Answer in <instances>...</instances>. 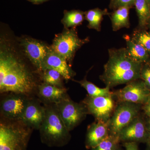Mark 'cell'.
I'll return each mask as SVG.
<instances>
[{
	"instance_id": "cell-21",
	"label": "cell",
	"mask_w": 150,
	"mask_h": 150,
	"mask_svg": "<svg viewBox=\"0 0 150 150\" xmlns=\"http://www.w3.org/2000/svg\"><path fill=\"white\" fill-rule=\"evenodd\" d=\"M85 18V13L79 10L66 11L62 20L66 29L75 28L81 24Z\"/></svg>"
},
{
	"instance_id": "cell-17",
	"label": "cell",
	"mask_w": 150,
	"mask_h": 150,
	"mask_svg": "<svg viewBox=\"0 0 150 150\" xmlns=\"http://www.w3.org/2000/svg\"><path fill=\"white\" fill-rule=\"evenodd\" d=\"M126 50L129 56L136 62L142 64H149V53L142 45L134 41L129 35H125Z\"/></svg>"
},
{
	"instance_id": "cell-14",
	"label": "cell",
	"mask_w": 150,
	"mask_h": 150,
	"mask_svg": "<svg viewBox=\"0 0 150 150\" xmlns=\"http://www.w3.org/2000/svg\"><path fill=\"white\" fill-rule=\"evenodd\" d=\"M45 115V108L34 101L28 100L20 121L25 126L39 129Z\"/></svg>"
},
{
	"instance_id": "cell-12",
	"label": "cell",
	"mask_w": 150,
	"mask_h": 150,
	"mask_svg": "<svg viewBox=\"0 0 150 150\" xmlns=\"http://www.w3.org/2000/svg\"><path fill=\"white\" fill-rule=\"evenodd\" d=\"M28 101L21 96H12L6 98L1 103L2 114L8 119L20 121Z\"/></svg>"
},
{
	"instance_id": "cell-13",
	"label": "cell",
	"mask_w": 150,
	"mask_h": 150,
	"mask_svg": "<svg viewBox=\"0 0 150 150\" xmlns=\"http://www.w3.org/2000/svg\"><path fill=\"white\" fill-rule=\"evenodd\" d=\"M53 69L59 72L66 80L70 79L74 75V71L64 57L54 52L50 47L42 65V71Z\"/></svg>"
},
{
	"instance_id": "cell-34",
	"label": "cell",
	"mask_w": 150,
	"mask_h": 150,
	"mask_svg": "<svg viewBox=\"0 0 150 150\" xmlns=\"http://www.w3.org/2000/svg\"><path fill=\"white\" fill-rule=\"evenodd\" d=\"M147 1L148 2V3H149V4L150 6V0H147Z\"/></svg>"
},
{
	"instance_id": "cell-9",
	"label": "cell",
	"mask_w": 150,
	"mask_h": 150,
	"mask_svg": "<svg viewBox=\"0 0 150 150\" xmlns=\"http://www.w3.org/2000/svg\"><path fill=\"white\" fill-rule=\"evenodd\" d=\"M117 103L127 102L143 105L150 97V90L141 79L129 83L121 89L112 91Z\"/></svg>"
},
{
	"instance_id": "cell-26",
	"label": "cell",
	"mask_w": 150,
	"mask_h": 150,
	"mask_svg": "<svg viewBox=\"0 0 150 150\" xmlns=\"http://www.w3.org/2000/svg\"><path fill=\"white\" fill-rule=\"evenodd\" d=\"M135 0H110L109 8L113 11L121 7L132 8L134 6Z\"/></svg>"
},
{
	"instance_id": "cell-32",
	"label": "cell",
	"mask_w": 150,
	"mask_h": 150,
	"mask_svg": "<svg viewBox=\"0 0 150 150\" xmlns=\"http://www.w3.org/2000/svg\"><path fill=\"white\" fill-rule=\"evenodd\" d=\"M147 144L148 146L146 150H150V143L148 142L147 143Z\"/></svg>"
},
{
	"instance_id": "cell-15",
	"label": "cell",
	"mask_w": 150,
	"mask_h": 150,
	"mask_svg": "<svg viewBox=\"0 0 150 150\" xmlns=\"http://www.w3.org/2000/svg\"><path fill=\"white\" fill-rule=\"evenodd\" d=\"M109 135L108 123L96 121L88 127L86 147L91 149L100 144Z\"/></svg>"
},
{
	"instance_id": "cell-23",
	"label": "cell",
	"mask_w": 150,
	"mask_h": 150,
	"mask_svg": "<svg viewBox=\"0 0 150 150\" xmlns=\"http://www.w3.org/2000/svg\"><path fill=\"white\" fill-rule=\"evenodd\" d=\"M119 137L109 135L100 144L91 150H121Z\"/></svg>"
},
{
	"instance_id": "cell-18",
	"label": "cell",
	"mask_w": 150,
	"mask_h": 150,
	"mask_svg": "<svg viewBox=\"0 0 150 150\" xmlns=\"http://www.w3.org/2000/svg\"><path fill=\"white\" fill-rule=\"evenodd\" d=\"M129 7H121L113 11L110 14L112 30L116 31L122 28H129L130 26L129 21Z\"/></svg>"
},
{
	"instance_id": "cell-25",
	"label": "cell",
	"mask_w": 150,
	"mask_h": 150,
	"mask_svg": "<svg viewBox=\"0 0 150 150\" xmlns=\"http://www.w3.org/2000/svg\"><path fill=\"white\" fill-rule=\"evenodd\" d=\"M131 38L134 41L143 46L150 54V32L135 30Z\"/></svg>"
},
{
	"instance_id": "cell-1",
	"label": "cell",
	"mask_w": 150,
	"mask_h": 150,
	"mask_svg": "<svg viewBox=\"0 0 150 150\" xmlns=\"http://www.w3.org/2000/svg\"><path fill=\"white\" fill-rule=\"evenodd\" d=\"M108 56L103 73L100 76L106 86L110 88L141 79V70L144 64L133 60L126 48L108 49Z\"/></svg>"
},
{
	"instance_id": "cell-3",
	"label": "cell",
	"mask_w": 150,
	"mask_h": 150,
	"mask_svg": "<svg viewBox=\"0 0 150 150\" xmlns=\"http://www.w3.org/2000/svg\"><path fill=\"white\" fill-rule=\"evenodd\" d=\"M40 139L49 147H62L71 139L70 131L61 118L56 105L45 107V115L39 129Z\"/></svg>"
},
{
	"instance_id": "cell-2",
	"label": "cell",
	"mask_w": 150,
	"mask_h": 150,
	"mask_svg": "<svg viewBox=\"0 0 150 150\" xmlns=\"http://www.w3.org/2000/svg\"><path fill=\"white\" fill-rule=\"evenodd\" d=\"M35 82L25 65L11 52H0V91L26 94L32 91Z\"/></svg>"
},
{
	"instance_id": "cell-27",
	"label": "cell",
	"mask_w": 150,
	"mask_h": 150,
	"mask_svg": "<svg viewBox=\"0 0 150 150\" xmlns=\"http://www.w3.org/2000/svg\"><path fill=\"white\" fill-rule=\"evenodd\" d=\"M141 79L144 81L147 88L150 90V64H143L141 71Z\"/></svg>"
},
{
	"instance_id": "cell-5",
	"label": "cell",
	"mask_w": 150,
	"mask_h": 150,
	"mask_svg": "<svg viewBox=\"0 0 150 150\" xmlns=\"http://www.w3.org/2000/svg\"><path fill=\"white\" fill-rule=\"evenodd\" d=\"M89 41L88 37L80 38L75 28H73L71 29H66L62 33L56 35L50 47L67 62H71L77 51Z\"/></svg>"
},
{
	"instance_id": "cell-20",
	"label": "cell",
	"mask_w": 150,
	"mask_h": 150,
	"mask_svg": "<svg viewBox=\"0 0 150 150\" xmlns=\"http://www.w3.org/2000/svg\"><path fill=\"white\" fill-rule=\"evenodd\" d=\"M134 7L138 19L139 24L141 28L147 25L150 17V6L147 0H135Z\"/></svg>"
},
{
	"instance_id": "cell-6",
	"label": "cell",
	"mask_w": 150,
	"mask_h": 150,
	"mask_svg": "<svg viewBox=\"0 0 150 150\" xmlns=\"http://www.w3.org/2000/svg\"><path fill=\"white\" fill-rule=\"evenodd\" d=\"M142 105L130 102L117 103L108 122L110 135L118 137L121 130L139 115Z\"/></svg>"
},
{
	"instance_id": "cell-16",
	"label": "cell",
	"mask_w": 150,
	"mask_h": 150,
	"mask_svg": "<svg viewBox=\"0 0 150 150\" xmlns=\"http://www.w3.org/2000/svg\"><path fill=\"white\" fill-rule=\"evenodd\" d=\"M67 89L43 83L38 86V94L43 100L55 104L66 97Z\"/></svg>"
},
{
	"instance_id": "cell-29",
	"label": "cell",
	"mask_w": 150,
	"mask_h": 150,
	"mask_svg": "<svg viewBox=\"0 0 150 150\" xmlns=\"http://www.w3.org/2000/svg\"><path fill=\"white\" fill-rule=\"evenodd\" d=\"M142 108L144 110L145 114L150 118V97L146 102L142 105Z\"/></svg>"
},
{
	"instance_id": "cell-11",
	"label": "cell",
	"mask_w": 150,
	"mask_h": 150,
	"mask_svg": "<svg viewBox=\"0 0 150 150\" xmlns=\"http://www.w3.org/2000/svg\"><path fill=\"white\" fill-rule=\"evenodd\" d=\"M21 44L26 56L31 63L39 70L42 71V65L50 47L39 40L25 38Z\"/></svg>"
},
{
	"instance_id": "cell-33",
	"label": "cell",
	"mask_w": 150,
	"mask_h": 150,
	"mask_svg": "<svg viewBox=\"0 0 150 150\" xmlns=\"http://www.w3.org/2000/svg\"><path fill=\"white\" fill-rule=\"evenodd\" d=\"M147 25H148L149 27V28H150V17L149 19V21H148Z\"/></svg>"
},
{
	"instance_id": "cell-8",
	"label": "cell",
	"mask_w": 150,
	"mask_h": 150,
	"mask_svg": "<svg viewBox=\"0 0 150 150\" xmlns=\"http://www.w3.org/2000/svg\"><path fill=\"white\" fill-rule=\"evenodd\" d=\"M83 103L86 105L88 114L92 115L96 121L103 123L109 121L117 104L112 94L96 97L88 96Z\"/></svg>"
},
{
	"instance_id": "cell-19",
	"label": "cell",
	"mask_w": 150,
	"mask_h": 150,
	"mask_svg": "<svg viewBox=\"0 0 150 150\" xmlns=\"http://www.w3.org/2000/svg\"><path fill=\"white\" fill-rule=\"evenodd\" d=\"M107 9L102 10L96 8L90 10L85 13V18L88 23L87 27L90 29L100 31L101 29V23L103 16L110 15Z\"/></svg>"
},
{
	"instance_id": "cell-31",
	"label": "cell",
	"mask_w": 150,
	"mask_h": 150,
	"mask_svg": "<svg viewBox=\"0 0 150 150\" xmlns=\"http://www.w3.org/2000/svg\"><path fill=\"white\" fill-rule=\"evenodd\" d=\"M30 1H32L33 2L39 3L43 2L45 1H47V0H30Z\"/></svg>"
},
{
	"instance_id": "cell-10",
	"label": "cell",
	"mask_w": 150,
	"mask_h": 150,
	"mask_svg": "<svg viewBox=\"0 0 150 150\" xmlns=\"http://www.w3.org/2000/svg\"><path fill=\"white\" fill-rule=\"evenodd\" d=\"M120 142L147 143L149 134L146 122L140 114L123 128L118 135Z\"/></svg>"
},
{
	"instance_id": "cell-24",
	"label": "cell",
	"mask_w": 150,
	"mask_h": 150,
	"mask_svg": "<svg viewBox=\"0 0 150 150\" xmlns=\"http://www.w3.org/2000/svg\"><path fill=\"white\" fill-rule=\"evenodd\" d=\"M43 79L45 83L60 88L62 86V78H64L57 71L53 69H46L43 71Z\"/></svg>"
},
{
	"instance_id": "cell-30",
	"label": "cell",
	"mask_w": 150,
	"mask_h": 150,
	"mask_svg": "<svg viewBox=\"0 0 150 150\" xmlns=\"http://www.w3.org/2000/svg\"><path fill=\"white\" fill-rule=\"evenodd\" d=\"M146 126L148 134H149V141L148 142L150 143V118L149 119V121L146 122Z\"/></svg>"
},
{
	"instance_id": "cell-7",
	"label": "cell",
	"mask_w": 150,
	"mask_h": 150,
	"mask_svg": "<svg viewBox=\"0 0 150 150\" xmlns=\"http://www.w3.org/2000/svg\"><path fill=\"white\" fill-rule=\"evenodd\" d=\"M55 105L62 120L69 131L78 126L88 114L83 103L74 102L68 97H65Z\"/></svg>"
},
{
	"instance_id": "cell-4",
	"label": "cell",
	"mask_w": 150,
	"mask_h": 150,
	"mask_svg": "<svg viewBox=\"0 0 150 150\" xmlns=\"http://www.w3.org/2000/svg\"><path fill=\"white\" fill-rule=\"evenodd\" d=\"M31 129L22 122L1 123L0 124V150H25Z\"/></svg>"
},
{
	"instance_id": "cell-28",
	"label": "cell",
	"mask_w": 150,
	"mask_h": 150,
	"mask_svg": "<svg viewBox=\"0 0 150 150\" xmlns=\"http://www.w3.org/2000/svg\"><path fill=\"white\" fill-rule=\"evenodd\" d=\"M123 146L126 150H139L138 145L135 142H126Z\"/></svg>"
},
{
	"instance_id": "cell-22",
	"label": "cell",
	"mask_w": 150,
	"mask_h": 150,
	"mask_svg": "<svg viewBox=\"0 0 150 150\" xmlns=\"http://www.w3.org/2000/svg\"><path fill=\"white\" fill-rule=\"evenodd\" d=\"M82 87L85 89L88 93V96L92 97H96L101 96H107L112 94V92L110 91V88L106 86L104 88H100L94 84L92 83L87 80L85 78L82 80L77 81Z\"/></svg>"
}]
</instances>
